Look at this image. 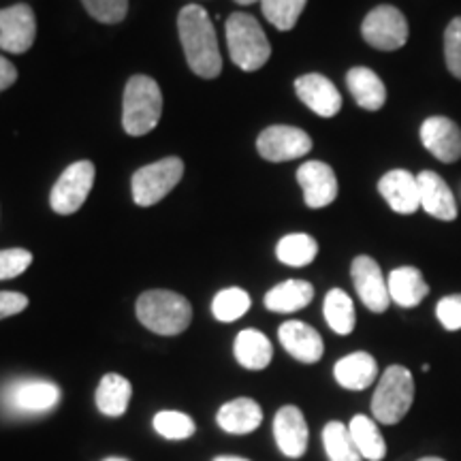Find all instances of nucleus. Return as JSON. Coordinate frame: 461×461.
Returning <instances> with one entry per match:
<instances>
[{"label": "nucleus", "mask_w": 461, "mask_h": 461, "mask_svg": "<svg viewBox=\"0 0 461 461\" xmlns=\"http://www.w3.org/2000/svg\"><path fill=\"white\" fill-rule=\"evenodd\" d=\"M420 207L436 221L453 222L457 218V203L453 190L436 171H420L417 176Z\"/></svg>", "instance_id": "a211bd4d"}, {"label": "nucleus", "mask_w": 461, "mask_h": 461, "mask_svg": "<svg viewBox=\"0 0 461 461\" xmlns=\"http://www.w3.org/2000/svg\"><path fill=\"white\" fill-rule=\"evenodd\" d=\"M319 255V244L308 233L285 235L276 246V257L288 267H305Z\"/></svg>", "instance_id": "c85d7f7f"}, {"label": "nucleus", "mask_w": 461, "mask_h": 461, "mask_svg": "<svg viewBox=\"0 0 461 461\" xmlns=\"http://www.w3.org/2000/svg\"><path fill=\"white\" fill-rule=\"evenodd\" d=\"M135 312L141 325L158 336H177L186 331L193 321V308L188 299L165 288L143 293L137 299Z\"/></svg>", "instance_id": "7ed1b4c3"}, {"label": "nucleus", "mask_w": 461, "mask_h": 461, "mask_svg": "<svg viewBox=\"0 0 461 461\" xmlns=\"http://www.w3.org/2000/svg\"><path fill=\"white\" fill-rule=\"evenodd\" d=\"M235 359L246 370L258 372L265 370L274 359V346L267 336L257 330H244L238 333L233 344Z\"/></svg>", "instance_id": "b1692460"}, {"label": "nucleus", "mask_w": 461, "mask_h": 461, "mask_svg": "<svg viewBox=\"0 0 461 461\" xmlns=\"http://www.w3.org/2000/svg\"><path fill=\"white\" fill-rule=\"evenodd\" d=\"M420 143L440 163H457L461 158V129L447 115H429L420 124Z\"/></svg>", "instance_id": "9b49d317"}, {"label": "nucleus", "mask_w": 461, "mask_h": 461, "mask_svg": "<svg viewBox=\"0 0 461 461\" xmlns=\"http://www.w3.org/2000/svg\"><path fill=\"white\" fill-rule=\"evenodd\" d=\"M37 37V17L28 5L0 9V50L24 54Z\"/></svg>", "instance_id": "f8f14e48"}, {"label": "nucleus", "mask_w": 461, "mask_h": 461, "mask_svg": "<svg viewBox=\"0 0 461 461\" xmlns=\"http://www.w3.org/2000/svg\"><path fill=\"white\" fill-rule=\"evenodd\" d=\"M305 5H308V0H261L263 15L267 17L269 24L285 32L295 28Z\"/></svg>", "instance_id": "2f4dec72"}, {"label": "nucleus", "mask_w": 461, "mask_h": 461, "mask_svg": "<svg viewBox=\"0 0 461 461\" xmlns=\"http://www.w3.org/2000/svg\"><path fill=\"white\" fill-rule=\"evenodd\" d=\"M60 402V389L41 378H22L3 391V406L11 414H43Z\"/></svg>", "instance_id": "1a4fd4ad"}, {"label": "nucleus", "mask_w": 461, "mask_h": 461, "mask_svg": "<svg viewBox=\"0 0 461 461\" xmlns=\"http://www.w3.org/2000/svg\"><path fill=\"white\" fill-rule=\"evenodd\" d=\"M274 438L280 453L288 459H299L308 451V423L297 406H282L274 417Z\"/></svg>", "instance_id": "dca6fc26"}, {"label": "nucleus", "mask_w": 461, "mask_h": 461, "mask_svg": "<svg viewBox=\"0 0 461 461\" xmlns=\"http://www.w3.org/2000/svg\"><path fill=\"white\" fill-rule=\"evenodd\" d=\"M387 286L391 302H395L400 308H417L429 293V286L425 282L423 274L417 267H411V265L393 269L389 274Z\"/></svg>", "instance_id": "5701e85b"}, {"label": "nucleus", "mask_w": 461, "mask_h": 461, "mask_svg": "<svg viewBox=\"0 0 461 461\" xmlns=\"http://www.w3.org/2000/svg\"><path fill=\"white\" fill-rule=\"evenodd\" d=\"M250 305L252 299L244 288H222V291L214 297V302H212V314H214L216 321L221 322H235L250 310Z\"/></svg>", "instance_id": "7c9ffc66"}, {"label": "nucleus", "mask_w": 461, "mask_h": 461, "mask_svg": "<svg viewBox=\"0 0 461 461\" xmlns=\"http://www.w3.org/2000/svg\"><path fill=\"white\" fill-rule=\"evenodd\" d=\"M350 436H353V442L357 451L361 453L363 459L367 461H383L384 455H387V442H384L383 434L376 428V423L366 414H357V417L350 419L348 423Z\"/></svg>", "instance_id": "bb28decb"}, {"label": "nucleus", "mask_w": 461, "mask_h": 461, "mask_svg": "<svg viewBox=\"0 0 461 461\" xmlns=\"http://www.w3.org/2000/svg\"><path fill=\"white\" fill-rule=\"evenodd\" d=\"M163 115V92L157 79L132 75L124 86L122 126L126 135L143 137L157 129Z\"/></svg>", "instance_id": "f03ea898"}, {"label": "nucleus", "mask_w": 461, "mask_h": 461, "mask_svg": "<svg viewBox=\"0 0 461 461\" xmlns=\"http://www.w3.org/2000/svg\"><path fill=\"white\" fill-rule=\"evenodd\" d=\"M105 461H126V459H122V457H109V459H105Z\"/></svg>", "instance_id": "37998d69"}, {"label": "nucleus", "mask_w": 461, "mask_h": 461, "mask_svg": "<svg viewBox=\"0 0 461 461\" xmlns=\"http://www.w3.org/2000/svg\"><path fill=\"white\" fill-rule=\"evenodd\" d=\"M339 387L348 391H363L372 387L378 378V363L370 353H350L342 357L333 367Z\"/></svg>", "instance_id": "412c9836"}, {"label": "nucleus", "mask_w": 461, "mask_h": 461, "mask_svg": "<svg viewBox=\"0 0 461 461\" xmlns=\"http://www.w3.org/2000/svg\"><path fill=\"white\" fill-rule=\"evenodd\" d=\"M278 338L286 353L302 363L321 361L325 353L321 333L302 321H286L285 325H280Z\"/></svg>", "instance_id": "6ab92c4d"}, {"label": "nucleus", "mask_w": 461, "mask_h": 461, "mask_svg": "<svg viewBox=\"0 0 461 461\" xmlns=\"http://www.w3.org/2000/svg\"><path fill=\"white\" fill-rule=\"evenodd\" d=\"M445 62L448 73L461 82V15L453 17L445 31Z\"/></svg>", "instance_id": "f704fd0d"}, {"label": "nucleus", "mask_w": 461, "mask_h": 461, "mask_svg": "<svg viewBox=\"0 0 461 461\" xmlns=\"http://www.w3.org/2000/svg\"><path fill=\"white\" fill-rule=\"evenodd\" d=\"M419 461H445V459H440V457H423V459H419Z\"/></svg>", "instance_id": "79ce46f5"}, {"label": "nucleus", "mask_w": 461, "mask_h": 461, "mask_svg": "<svg viewBox=\"0 0 461 461\" xmlns=\"http://www.w3.org/2000/svg\"><path fill=\"white\" fill-rule=\"evenodd\" d=\"M414 402V378L411 370L391 366L378 380L372 397L374 419L383 425H397L406 417Z\"/></svg>", "instance_id": "39448f33"}, {"label": "nucleus", "mask_w": 461, "mask_h": 461, "mask_svg": "<svg viewBox=\"0 0 461 461\" xmlns=\"http://www.w3.org/2000/svg\"><path fill=\"white\" fill-rule=\"evenodd\" d=\"M361 37L370 48L380 51H395L406 45L411 28L403 14L393 5H380L366 15L361 24Z\"/></svg>", "instance_id": "0eeeda50"}, {"label": "nucleus", "mask_w": 461, "mask_h": 461, "mask_svg": "<svg viewBox=\"0 0 461 461\" xmlns=\"http://www.w3.org/2000/svg\"><path fill=\"white\" fill-rule=\"evenodd\" d=\"M350 276H353L357 295H359L367 310L380 314L389 308L391 297L387 280H384L383 272H380V265L372 257H357L353 265H350Z\"/></svg>", "instance_id": "ddd939ff"}, {"label": "nucleus", "mask_w": 461, "mask_h": 461, "mask_svg": "<svg viewBox=\"0 0 461 461\" xmlns=\"http://www.w3.org/2000/svg\"><path fill=\"white\" fill-rule=\"evenodd\" d=\"M177 34L186 54L190 71L203 79H216L222 73L216 28L212 17L199 5H186L177 15Z\"/></svg>", "instance_id": "f257e3e1"}, {"label": "nucleus", "mask_w": 461, "mask_h": 461, "mask_svg": "<svg viewBox=\"0 0 461 461\" xmlns=\"http://www.w3.org/2000/svg\"><path fill=\"white\" fill-rule=\"evenodd\" d=\"M322 447L330 461H363L361 453L357 451L348 425L331 420L322 429Z\"/></svg>", "instance_id": "c756f323"}, {"label": "nucleus", "mask_w": 461, "mask_h": 461, "mask_svg": "<svg viewBox=\"0 0 461 461\" xmlns=\"http://www.w3.org/2000/svg\"><path fill=\"white\" fill-rule=\"evenodd\" d=\"M227 48L230 60L248 73L263 68L272 56L267 34L248 14H233L227 20Z\"/></svg>", "instance_id": "20e7f679"}, {"label": "nucleus", "mask_w": 461, "mask_h": 461, "mask_svg": "<svg viewBox=\"0 0 461 461\" xmlns=\"http://www.w3.org/2000/svg\"><path fill=\"white\" fill-rule=\"evenodd\" d=\"M346 86L357 105L366 112H378L387 103V88L372 68L353 67L346 73Z\"/></svg>", "instance_id": "aec40b11"}, {"label": "nucleus", "mask_w": 461, "mask_h": 461, "mask_svg": "<svg viewBox=\"0 0 461 461\" xmlns=\"http://www.w3.org/2000/svg\"><path fill=\"white\" fill-rule=\"evenodd\" d=\"M322 314H325L327 325L331 327V331H336L338 336H348L355 330V305L342 288H331L327 293L325 303H322Z\"/></svg>", "instance_id": "cd10ccee"}, {"label": "nucleus", "mask_w": 461, "mask_h": 461, "mask_svg": "<svg viewBox=\"0 0 461 461\" xmlns=\"http://www.w3.org/2000/svg\"><path fill=\"white\" fill-rule=\"evenodd\" d=\"M17 79V68L11 65L7 58L0 56V92L11 88Z\"/></svg>", "instance_id": "58836bf2"}, {"label": "nucleus", "mask_w": 461, "mask_h": 461, "mask_svg": "<svg viewBox=\"0 0 461 461\" xmlns=\"http://www.w3.org/2000/svg\"><path fill=\"white\" fill-rule=\"evenodd\" d=\"M32 265V255L24 248H9L0 250V280L17 278Z\"/></svg>", "instance_id": "c9c22d12"}, {"label": "nucleus", "mask_w": 461, "mask_h": 461, "mask_svg": "<svg viewBox=\"0 0 461 461\" xmlns=\"http://www.w3.org/2000/svg\"><path fill=\"white\" fill-rule=\"evenodd\" d=\"M132 397L131 383L120 374H105L96 387V408L105 417H122Z\"/></svg>", "instance_id": "a878e982"}, {"label": "nucleus", "mask_w": 461, "mask_h": 461, "mask_svg": "<svg viewBox=\"0 0 461 461\" xmlns=\"http://www.w3.org/2000/svg\"><path fill=\"white\" fill-rule=\"evenodd\" d=\"M214 461H248V459H241V457H218Z\"/></svg>", "instance_id": "ea45409f"}, {"label": "nucleus", "mask_w": 461, "mask_h": 461, "mask_svg": "<svg viewBox=\"0 0 461 461\" xmlns=\"http://www.w3.org/2000/svg\"><path fill=\"white\" fill-rule=\"evenodd\" d=\"M314 299V286L305 280H286L276 285L265 295V308L278 314H291L303 310Z\"/></svg>", "instance_id": "393cba45"}, {"label": "nucleus", "mask_w": 461, "mask_h": 461, "mask_svg": "<svg viewBox=\"0 0 461 461\" xmlns=\"http://www.w3.org/2000/svg\"><path fill=\"white\" fill-rule=\"evenodd\" d=\"M182 176L184 160L177 157H167L152 165L141 167V169L132 173V199L140 207L157 205L158 201H163L180 184Z\"/></svg>", "instance_id": "423d86ee"}, {"label": "nucleus", "mask_w": 461, "mask_h": 461, "mask_svg": "<svg viewBox=\"0 0 461 461\" xmlns=\"http://www.w3.org/2000/svg\"><path fill=\"white\" fill-rule=\"evenodd\" d=\"M216 420L227 434L244 436L258 429L263 420V411L250 397H238V400L222 403L221 411L216 414Z\"/></svg>", "instance_id": "4be33fe9"}, {"label": "nucleus", "mask_w": 461, "mask_h": 461, "mask_svg": "<svg viewBox=\"0 0 461 461\" xmlns=\"http://www.w3.org/2000/svg\"><path fill=\"white\" fill-rule=\"evenodd\" d=\"M152 425L157 434L167 438V440H186V438L194 434V420L188 414L177 411L158 412Z\"/></svg>", "instance_id": "473e14b6"}, {"label": "nucleus", "mask_w": 461, "mask_h": 461, "mask_svg": "<svg viewBox=\"0 0 461 461\" xmlns=\"http://www.w3.org/2000/svg\"><path fill=\"white\" fill-rule=\"evenodd\" d=\"M378 193L383 194L391 210L402 216L414 214L420 207L417 176L406 169H391L384 173L378 182Z\"/></svg>", "instance_id": "f3484780"}, {"label": "nucleus", "mask_w": 461, "mask_h": 461, "mask_svg": "<svg viewBox=\"0 0 461 461\" xmlns=\"http://www.w3.org/2000/svg\"><path fill=\"white\" fill-rule=\"evenodd\" d=\"M238 5H252V3H261V0H235Z\"/></svg>", "instance_id": "a19ab883"}, {"label": "nucleus", "mask_w": 461, "mask_h": 461, "mask_svg": "<svg viewBox=\"0 0 461 461\" xmlns=\"http://www.w3.org/2000/svg\"><path fill=\"white\" fill-rule=\"evenodd\" d=\"M436 316L447 331L461 330V293L442 297L436 305Z\"/></svg>", "instance_id": "e433bc0d"}, {"label": "nucleus", "mask_w": 461, "mask_h": 461, "mask_svg": "<svg viewBox=\"0 0 461 461\" xmlns=\"http://www.w3.org/2000/svg\"><path fill=\"white\" fill-rule=\"evenodd\" d=\"M295 92L305 107L321 118H333L342 109V96L331 79L321 73H308L295 79Z\"/></svg>", "instance_id": "2eb2a0df"}, {"label": "nucleus", "mask_w": 461, "mask_h": 461, "mask_svg": "<svg viewBox=\"0 0 461 461\" xmlns=\"http://www.w3.org/2000/svg\"><path fill=\"white\" fill-rule=\"evenodd\" d=\"M28 308V297L22 293L14 291H0V321L9 319V316L24 312Z\"/></svg>", "instance_id": "4c0bfd02"}, {"label": "nucleus", "mask_w": 461, "mask_h": 461, "mask_svg": "<svg viewBox=\"0 0 461 461\" xmlns=\"http://www.w3.org/2000/svg\"><path fill=\"white\" fill-rule=\"evenodd\" d=\"M297 182L303 190L305 205L312 210L331 205L338 197L336 171L322 160H308L297 169Z\"/></svg>", "instance_id": "4468645a"}, {"label": "nucleus", "mask_w": 461, "mask_h": 461, "mask_svg": "<svg viewBox=\"0 0 461 461\" xmlns=\"http://www.w3.org/2000/svg\"><path fill=\"white\" fill-rule=\"evenodd\" d=\"M95 176V165L90 160H77V163L68 165L50 193L51 210L60 216L75 214L88 199Z\"/></svg>", "instance_id": "6e6552de"}, {"label": "nucleus", "mask_w": 461, "mask_h": 461, "mask_svg": "<svg viewBox=\"0 0 461 461\" xmlns=\"http://www.w3.org/2000/svg\"><path fill=\"white\" fill-rule=\"evenodd\" d=\"M90 17L101 24H120L129 14V0H82Z\"/></svg>", "instance_id": "72a5a7b5"}, {"label": "nucleus", "mask_w": 461, "mask_h": 461, "mask_svg": "<svg viewBox=\"0 0 461 461\" xmlns=\"http://www.w3.org/2000/svg\"><path fill=\"white\" fill-rule=\"evenodd\" d=\"M258 154L269 163H286V160L302 158L312 149L310 135L297 126L276 124L261 131L257 140Z\"/></svg>", "instance_id": "9d476101"}]
</instances>
